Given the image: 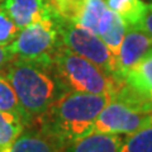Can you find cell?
<instances>
[{"label":"cell","instance_id":"obj_6","mask_svg":"<svg viewBox=\"0 0 152 152\" xmlns=\"http://www.w3.org/2000/svg\"><path fill=\"white\" fill-rule=\"evenodd\" d=\"M60 45L58 29L55 19L51 18L20 29L8 47L17 58L51 65L52 56Z\"/></svg>","mask_w":152,"mask_h":152},{"label":"cell","instance_id":"obj_12","mask_svg":"<svg viewBox=\"0 0 152 152\" xmlns=\"http://www.w3.org/2000/svg\"><path fill=\"white\" fill-rule=\"evenodd\" d=\"M122 142L121 134L90 133L69 143L64 152H119Z\"/></svg>","mask_w":152,"mask_h":152},{"label":"cell","instance_id":"obj_16","mask_svg":"<svg viewBox=\"0 0 152 152\" xmlns=\"http://www.w3.org/2000/svg\"><path fill=\"white\" fill-rule=\"evenodd\" d=\"M119 152H152V127L127 134Z\"/></svg>","mask_w":152,"mask_h":152},{"label":"cell","instance_id":"obj_7","mask_svg":"<svg viewBox=\"0 0 152 152\" xmlns=\"http://www.w3.org/2000/svg\"><path fill=\"white\" fill-rule=\"evenodd\" d=\"M152 47V37L140 27H127V32L122 41L119 52L117 55L118 79L123 76L145 56Z\"/></svg>","mask_w":152,"mask_h":152},{"label":"cell","instance_id":"obj_13","mask_svg":"<svg viewBox=\"0 0 152 152\" xmlns=\"http://www.w3.org/2000/svg\"><path fill=\"white\" fill-rule=\"evenodd\" d=\"M27 123L19 115L0 110V152H9L15 140L26 129Z\"/></svg>","mask_w":152,"mask_h":152},{"label":"cell","instance_id":"obj_17","mask_svg":"<svg viewBox=\"0 0 152 152\" xmlns=\"http://www.w3.org/2000/svg\"><path fill=\"white\" fill-rule=\"evenodd\" d=\"M52 13V18H62L75 22L84 0H45Z\"/></svg>","mask_w":152,"mask_h":152},{"label":"cell","instance_id":"obj_5","mask_svg":"<svg viewBox=\"0 0 152 152\" xmlns=\"http://www.w3.org/2000/svg\"><path fill=\"white\" fill-rule=\"evenodd\" d=\"M53 19L58 29L62 46L88 58L93 64L99 66L103 71H105L107 74L118 79L117 57L112 53L100 37L67 19Z\"/></svg>","mask_w":152,"mask_h":152},{"label":"cell","instance_id":"obj_15","mask_svg":"<svg viewBox=\"0 0 152 152\" xmlns=\"http://www.w3.org/2000/svg\"><path fill=\"white\" fill-rule=\"evenodd\" d=\"M0 110L17 114V115L23 118L27 123L26 114L23 112V108L18 100L14 88L9 83V80L1 74H0Z\"/></svg>","mask_w":152,"mask_h":152},{"label":"cell","instance_id":"obj_18","mask_svg":"<svg viewBox=\"0 0 152 152\" xmlns=\"http://www.w3.org/2000/svg\"><path fill=\"white\" fill-rule=\"evenodd\" d=\"M127 27L128 26L126 24V22L123 20L118 14H115L110 27H109L108 31L100 37L103 39V42L107 45V47L110 50V52L115 57L118 55V52H119L122 41H123V38H124L126 32H127Z\"/></svg>","mask_w":152,"mask_h":152},{"label":"cell","instance_id":"obj_20","mask_svg":"<svg viewBox=\"0 0 152 152\" xmlns=\"http://www.w3.org/2000/svg\"><path fill=\"white\" fill-rule=\"evenodd\" d=\"M137 27L142 28V29L146 31V32L152 37V3L146 4L145 15H143L142 20L140 22V24L137 26Z\"/></svg>","mask_w":152,"mask_h":152},{"label":"cell","instance_id":"obj_22","mask_svg":"<svg viewBox=\"0 0 152 152\" xmlns=\"http://www.w3.org/2000/svg\"><path fill=\"white\" fill-rule=\"evenodd\" d=\"M0 1H1V0H0Z\"/></svg>","mask_w":152,"mask_h":152},{"label":"cell","instance_id":"obj_2","mask_svg":"<svg viewBox=\"0 0 152 152\" xmlns=\"http://www.w3.org/2000/svg\"><path fill=\"white\" fill-rule=\"evenodd\" d=\"M14 88L27 118V126L34 123L66 91L58 83L50 64L13 58L1 71Z\"/></svg>","mask_w":152,"mask_h":152},{"label":"cell","instance_id":"obj_9","mask_svg":"<svg viewBox=\"0 0 152 152\" xmlns=\"http://www.w3.org/2000/svg\"><path fill=\"white\" fill-rule=\"evenodd\" d=\"M65 145L37 126H27L9 152H64Z\"/></svg>","mask_w":152,"mask_h":152},{"label":"cell","instance_id":"obj_8","mask_svg":"<svg viewBox=\"0 0 152 152\" xmlns=\"http://www.w3.org/2000/svg\"><path fill=\"white\" fill-rule=\"evenodd\" d=\"M0 9L19 29L52 18V13L45 0H1Z\"/></svg>","mask_w":152,"mask_h":152},{"label":"cell","instance_id":"obj_3","mask_svg":"<svg viewBox=\"0 0 152 152\" xmlns=\"http://www.w3.org/2000/svg\"><path fill=\"white\" fill-rule=\"evenodd\" d=\"M51 66L66 93L79 91L113 98L123 83L88 58L66 48L62 43L52 56Z\"/></svg>","mask_w":152,"mask_h":152},{"label":"cell","instance_id":"obj_14","mask_svg":"<svg viewBox=\"0 0 152 152\" xmlns=\"http://www.w3.org/2000/svg\"><path fill=\"white\" fill-rule=\"evenodd\" d=\"M108 8L118 14L128 27H137L146 12L142 0H105Z\"/></svg>","mask_w":152,"mask_h":152},{"label":"cell","instance_id":"obj_19","mask_svg":"<svg viewBox=\"0 0 152 152\" xmlns=\"http://www.w3.org/2000/svg\"><path fill=\"white\" fill-rule=\"evenodd\" d=\"M19 31L15 23L0 9V46H9L15 39Z\"/></svg>","mask_w":152,"mask_h":152},{"label":"cell","instance_id":"obj_11","mask_svg":"<svg viewBox=\"0 0 152 152\" xmlns=\"http://www.w3.org/2000/svg\"><path fill=\"white\" fill-rule=\"evenodd\" d=\"M123 81L133 93L152 104V47L124 74Z\"/></svg>","mask_w":152,"mask_h":152},{"label":"cell","instance_id":"obj_21","mask_svg":"<svg viewBox=\"0 0 152 152\" xmlns=\"http://www.w3.org/2000/svg\"><path fill=\"white\" fill-rule=\"evenodd\" d=\"M13 55L8 46H0V74L4 70V67L9 64V61L13 58Z\"/></svg>","mask_w":152,"mask_h":152},{"label":"cell","instance_id":"obj_4","mask_svg":"<svg viewBox=\"0 0 152 152\" xmlns=\"http://www.w3.org/2000/svg\"><path fill=\"white\" fill-rule=\"evenodd\" d=\"M148 127H152V104L133 93L123 81L99 113L91 133L131 134Z\"/></svg>","mask_w":152,"mask_h":152},{"label":"cell","instance_id":"obj_1","mask_svg":"<svg viewBox=\"0 0 152 152\" xmlns=\"http://www.w3.org/2000/svg\"><path fill=\"white\" fill-rule=\"evenodd\" d=\"M110 100L108 95L67 91L32 124L67 146L91 133L95 119Z\"/></svg>","mask_w":152,"mask_h":152},{"label":"cell","instance_id":"obj_10","mask_svg":"<svg viewBox=\"0 0 152 152\" xmlns=\"http://www.w3.org/2000/svg\"><path fill=\"white\" fill-rule=\"evenodd\" d=\"M114 17L115 13L108 8L105 0H84L81 10L74 23L102 37L110 27Z\"/></svg>","mask_w":152,"mask_h":152}]
</instances>
